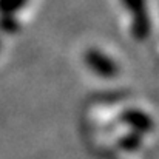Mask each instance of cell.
<instances>
[{
    "label": "cell",
    "mask_w": 159,
    "mask_h": 159,
    "mask_svg": "<svg viewBox=\"0 0 159 159\" xmlns=\"http://www.w3.org/2000/svg\"><path fill=\"white\" fill-rule=\"evenodd\" d=\"M120 120L127 125H130L133 128V131L136 133H148L153 130V120L152 117L144 113L142 110H136V108H131V110H125L122 114H120Z\"/></svg>",
    "instance_id": "obj_1"
},
{
    "label": "cell",
    "mask_w": 159,
    "mask_h": 159,
    "mask_svg": "<svg viewBox=\"0 0 159 159\" xmlns=\"http://www.w3.org/2000/svg\"><path fill=\"white\" fill-rule=\"evenodd\" d=\"M87 62H88V66L94 73H98V74H101L104 77H111V76H114L117 73L116 63L111 59L105 57L104 54H101L99 51H91L88 54V57H87Z\"/></svg>",
    "instance_id": "obj_2"
},
{
    "label": "cell",
    "mask_w": 159,
    "mask_h": 159,
    "mask_svg": "<svg viewBox=\"0 0 159 159\" xmlns=\"http://www.w3.org/2000/svg\"><path fill=\"white\" fill-rule=\"evenodd\" d=\"M119 145H120L124 150L134 152V150H138V148L142 145V138H141L139 133H136V131H130V133L124 134V136L119 139Z\"/></svg>",
    "instance_id": "obj_3"
}]
</instances>
